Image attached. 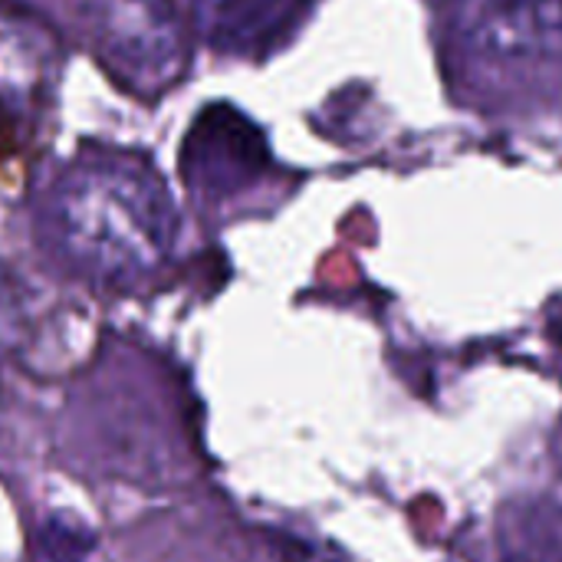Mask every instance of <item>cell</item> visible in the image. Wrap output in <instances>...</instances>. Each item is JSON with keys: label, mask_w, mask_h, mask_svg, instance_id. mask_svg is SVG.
<instances>
[{"label": "cell", "mask_w": 562, "mask_h": 562, "mask_svg": "<svg viewBox=\"0 0 562 562\" xmlns=\"http://www.w3.org/2000/svg\"><path fill=\"white\" fill-rule=\"evenodd\" d=\"M553 333H557V336H560V339H562V313H560V316H557V319H553Z\"/></svg>", "instance_id": "obj_2"}, {"label": "cell", "mask_w": 562, "mask_h": 562, "mask_svg": "<svg viewBox=\"0 0 562 562\" xmlns=\"http://www.w3.org/2000/svg\"><path fill=\"white\" fill-rule=\"evenodd\" d=\"M477 53L533 59L562 46V0H481L468 26Z\"/></svg>", "instance_id": "obj_1"}]
</instances>
